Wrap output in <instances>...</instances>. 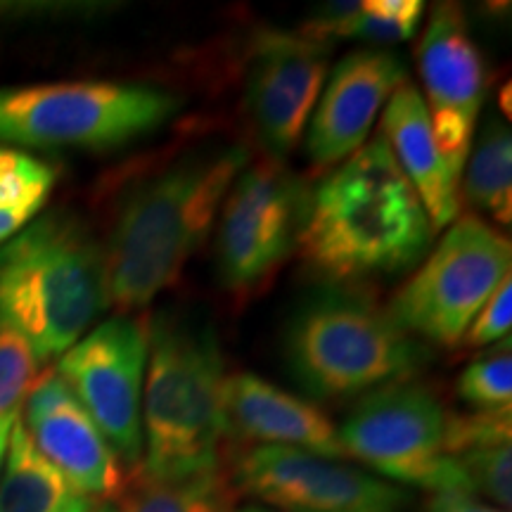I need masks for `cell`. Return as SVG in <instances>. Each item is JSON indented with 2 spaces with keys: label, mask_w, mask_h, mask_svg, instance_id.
Listing matches in <instances>:
<instances>
[{
  "label": "cell",
  "mask_w": 512,
  "mask_h": 512,
  "mask_svg": "<svg viewBox=\"0 0 512 512\" xmlns=\"http://www.w3.org/2000/svg\"><path fill=\"white\" fill-rule=\"evenodd\" d=\"M432 235L418 192L377 136L311 190L297 249L320 278L351 287L413 268Z\"/></svg>",
  "instance_id": "6da1fadb"
},
{
  "label": "cell",
  "mask_w": 512,
  "mask_h": 512,
  "mask_svg": "<svg viewBox=\"0 0 512 512\" xmlns=\"http://www.w3.org/2000/svg\"><path fill=\"white\" fill-rule=\"evenodd\" d=\"M247 164L245 145H207L128 192L102 249L107 302L119 316L145 309L178 283Z\"/></svg>",
  "instance_id": "7a4b0ae2"
},
{
  "label": "cell",
  "mask_w": 512,
  "mask_h": 512,
  "mask_svg": "<svg viewBox=\"0 0 512 512\" xmlns=\"http://www.w3.org/2000/svg\"><path fill=\"white\" fill-rule=\"evenodd\" d=\"M140 475L176 482L223 470V356L209 325L159 313L147 320Z\"/></svg>",
  "instance_id": "3957f363"
},
{
  "label": "cell",
  "mask_w": 512,
  "mask_h": 512,
  "mask_svg": "<svg viewBox=\"0 0 512 512\" xmlns=\"http://www.w3.org/2000/svg\"><path fill=\"white\" fill-rule=\"evenodd\" d=\"M107 306L105 252L74 216H41L0 245V323L27 339L41 366Z\"/></svg>",
  "instance_id": "277c9868"
},
{
  "label": "cell",
  "mask_w": 512,
  "mask_h": 512,
  "mask_svg": "<svg viewBox=\"0 0 512 512\" xmlns=\"http://www.w3.org/2000/svg\"><path fill=\"white\" fill-rule=\"evenodd\" d=\"M285 358L306 394L337 401L408 380L425 363V347L370 294L330 285L292 316Z\"/></svg>",
  "instance_id": "5b68a950"
},
{
  "label": "cell",
  "mask_w": 512,
  "mask_h": 512,
  "mask_svg": "<svg viewBox=\"0 0 512 512\" xmlns=\"http://www.w3.org/2000/svg\"><path fill=\"white\" fill-rule=\"evenodd\" d=\"M181 110L150 83L62 81L0 88V145L110 150L150 136Z\"/></svg>",
  "instance_id": "8992f818"
},
{
  "label": "cell",
  "mask_w": 512,
  "mask_h": 512,
  "mask_svg": "<svg viewBox=\"0 0 512 512\" xmlns=\"http://www.w3.org/2000/svg\"><path fill=\"white\" fill-rule=\"evenodd\" d=\"M446 420V408L425 384L403 380L363 396L337 434L344 456L380 479L432 494H472L460 465L446 453Z\"/></svg>",
  "instance_id": "52a82bcc"
},
{
  "label": "cell",
  "mask_w": 512,
  "mask_h": 512,
  "mask_svg": "<svg viewBox=\"0 0 512 512\" xmlns=\"http://www.w3.org/2000/svg\"><path fill=\"white\" fill-rule=\"evenodd\" d=\"M510 266L512 245L501 230L477 216H458L387 311L411 337L458 347Z\"/></svg>",
  "instance_id": "ba28073f"
},
{
  "label": "cell",
  "mask_w": 512,
  "mask_h": 512,
  "mask_svg": "<svg viewBox=\"0 0 512 512\" xmlns=\"http://www.w3.org/2000/svg\"><path fill=\"white\" fill-rule=\"evenodd\" d=\"M311 190L285 162L247 164L230 185L216 226L221 285L235 297L254 294L299 247Z\"/></svg>",
  "instance_id": "9c48e42d"
},
{
  "label": "cell",
  "mask_w": 512,
  "mask_h": 512,
  "mask_svg": "<svg viewBox=\"0 0 512 512\" xmlns=\"http://www.w3.org/2000/svg\"><path fill=\"white\" fill-rule=\"evenodd\" d=\"M147 344V318L112 316L64 351L55 366L131 475L143 463Z\"/></svg>",
  "instance_id": "30bf717a"
},
{
  "label": "cell",
  "mask_w": 512,
  "mask_h": 512,
  "mask_svg": "<svg viewBox=\"0 0 512 512\" xmlns=\"http://www.w3.org/2000/svg\"><path fill=\"white\" fill-rule=\"evenodd\" d=\"M230 484L275 512H403L411 494L361 467L283 446L233 456Z\"/></svg>",
  "instance_id": "8fae6325"
},
{
  "label": "cell",
  "mask_w": 512,
  "mask_h": 512,
  "mask_svg": "<svg viewBox=\"0 0 512 512\" xmlns=\"http://www.w3.org/2000/svg\"><path fill=\"white\" fill-rule=\"evenodd\" d=\"M330 53V43L302 31H266L256 38L247 67L245 107L268 159L285 162L302 140L328 81Z\"/></svg>",
  "instance_id": "7c38bea8"
},
{
  "label": "cell",
  "mask_w": 512,
  "mask_h": 512,
  "mask_svg": "<svg viewBox=\"0 0 512 512\" xmlns=\"http://www.w3.org/2000/svg\"><path fill=\"white\" fill-rule=\"evenodd\" d=\"M418 69L425 83L434 140L460 185L482 112L486 67L482 50L456 5L439 3L434 8L420 38Z\"/></svg>",
  "instance_id": "4fadbf2b"
},
{
  "label": "cell",
  "mask_w": 512,
  "mask_h": 512,
  "mask_svg": "<svg viewBox=\"0 0 512 512\" xmlns=\"http://www.w3.org/2000/svg\"><path fill=\"white\" fill-rule=\"evenodd\" d=\"M19 420L38 453L81 494L95 503L119 501L128 484L124 465L55 370L36 377L19 408Z\"/></svg>",
  "instance_id": "5bb4252c"
},
{
  "label": "cell",
  "mask_w": 512,
  "mask_h": 512,
  "mask_svg": "<svg viewBox=\"0 0 512 512\" xmlns=\"http://www.w3.org/2000/svg\"><path fill=\"white\" fill-rule=\"evenodd\" d=\"M406 81L399 55L361 48L335 64L311 114L306 159L323 174L366 145L370 128L389 98Z\"/></svg>",
  "instance_id": "9a60e30c"
},
{
  "label": "cell",
  "mask_w": 512,
  "mask_h": 512,
  "mask_svg": "<svg viewBox=\"0 0 512 512\" xmlns=\"http://www.w3.org/2000/svg\"><path fill=\"white\" fill-rule=\"evenodd\" d=\"M226 434L252 446H283L342 460L337 425L328 415L285 389L252 373L230 375L223 382Z\"/></svg>",
  "instance_id": "2e32d148"
},
{
  "label": "cell",
  "mask_w": 512,
  "mask_h": 512,
  "mask_svg": "<svg viewBox=\"0 0 512 512\" xmlns=\"http://www.w3.org/2000/svg\"><path fill=\"white\" fill-rule=\"evenodd\" d=\"M380 121V136L387 140L403 176L418 192L434 233L451 226L460 216V185L434 140L425 98L411 81H403L392 93Z\"/></svg>",
  "instance_id": "e0dca14e"
},
{
  "label": "cell",
  "mask_w": 512,
  "mask_h": 512,
  "mask_svg": "<svg viewBox=\"0 0 512 512\" xmlns=\"http://www.w3.org/2000/svg\"><path fill=\"white\" fill-rule=\"evenodd\" d=\"M95 508L93 498L81 494L38 453L17 418L0 472V512H93Z\"/></svg>",
  "instance_id": "ac0fdd59"
},
{
  "label": "cell",
  "mask_w": 512,
  "mask_h": 512,
  "mask_svg": "<svg viewBox=\"0 0 512 512\" xmlns=\"http://www.w3.org/2000/svg\"><path fill=\"white\" fill-rule=\"evenodd\" d=\"M425 17L420 0H366V3H330L311 17L302 34L330 43L351 38L370 46H392L415 36Z\"/></svg>",
  "instance_id": "d6986e66"
},
{
  "label": "cell",
  "mask_w": 512,
  "mask_h": 512,
  "mask_svg": "<svg viewBox=\"0 0 512 512\" xmlns=\"http://www.w3.org/2000/svg\"><path fill=\"white\" fill-rule=\"evenodd\" d=\"M460 197L510 226L512 219V136L501 119H489L467 152Z\"/></svg>",
  "instance_id": "ffe728a7"
},
{
  "label": "cell",
  "mask_w": 512,
  "mask_h": 512,
  "mask_svg": "<svg viewBox=\"0 0 512 512\" xmlns=\"http://www.w3.org/2000/svg\"><path fill=\"white\" fill-rule=\"evenodd\" d=\"M235 496L238 491L226 470L176 482H155L133 472L114 508L117 512H235Z\"/></svg>",
  "instance_id": "44dd1931"
},
{
  "label": "cell",
  "mask_w": 512,
  "mask_h": 512,
  "mask_svg": "<svg viewBox=\"0 0 512 512\" xmlns=\"http://www.w3.org/2000/svg\"><path fill=\"white\" fill-rule=\"evenodd\" d=\"M57 171L17 147L0 145V245L22 233L55 188Z\"/></svg>",
  "instance_id": "7402d4cb"
},
{
  "label": "cell",
  "mask_w": 512,
  "mask_h": 512,
  "mask_svg": "<svg viewBox=\"0 0 512 512\" xmlns=\"http://www.w3.org/2000/svg\"><path fill=\"white\" fill-rule=\"evenodd\" d=\"M458 396L472 411H512L510 337L496 342L458 377Z\"/></svg>",
  "instance_id": "603a6c76"
},
{
  "label": "cell",
  "mask_w": 512,
  "mask_h": 512,
  "mask_svg": "<svg viewBox=\"0 0 512 512\" xmlns=\"http://www.w3.org/2000/svg\"><path fill=\"white\" fill-rule=\"evenodd\" d=\"M460 465L472 494L486 496L496 508L510 510L512 503V448L510 441H484L458 451Z\"/></svg>",
  "instance_id": "cb8c5ba5"
},
{
  "label": "cell",
  "mask_w": 512,
  "mask_h": 512,
  "mask_svg": "<svg viewBox=\"0 0 512 512\" xmlns=\"http://www.w3.org/2000/svg\"><path fill=\"white\" fill-rule=\"evenodd\" d=\"M38 358L19 332L0 323V418L17 415L38 377Z\"/></svg>",
  "instance_id": "d4e9b609"
},
{
  "label": "cell",
  "mask_w": 512,
  "mask_h": 512,
  "mask_svg": "<svg viewBox=\"0 0 512 512\" xmlns=\"http://www.w3.org/2000/svg\"><path fill=\"white\" fill-rule=\"evenodd\" d=\"M510 323H512V280L510 275L496 287L491 294L489 302L482 306L472 320L470 330L463 342L467 347H489V344L501 342V339L510 337Z\"/></svg>",
  "instance_id": "484cf974"
},
{
  "label": "cell",
  "mask_w": 512,
  "mask_h": 512,
  "mask_svg": "<svg viewBox=\"0 0 512 512\" xmlns=\"http://www.w3.org/2000/svg\"><path fill=\"white\" fill-rule=\"evenodd\" d=\"M427 512H508L479 501L477 496L463 494V491H448V494H434Z\"/></svg>",
  "instance_id": "4316f807"
},
{
  "label": "cell",
  "mask_w": 512,
  "mask_h": 512,
  "mask_svg": "<svg viewBox=\"0 0 512 512\" xmlns=\"http://www.w3.org/2000/svg\"><path fill=\"white\" fill-rule=\"evenodd\" d=\"M17 415H10V418H0V472H3L5 458H8V446H10V437H12V427H15Z\"/></svg>",
  "instance_id": "83f0119b"
},
{
  "label": "cell",
  "mask_w": 512,
  "mask_h": 512,
  "mask_svg": "<svg viewBox=\"0 0 512 512\" xmlns=\"http://www.w3.org/2000/svg\"><path fill=\"white\" fill-rule=\"evenodd\" d=\"M235 512H275V510H268L264 505H256V503H247V505H240V508H235Z\"/></svg>",
  "instance_id": "f1b7e54d"
},
{
  "label": "cell",
  "mask_w": 512,
  "mask_h": 512,
  "mask_svg": "<svg viewBox=\"0 0 512 512\" xmlns=\"http://www.w3.org/2000/svg\"><path fill=\"white\" fill-rule=\"evenodd\" d=\"M93 512H117V508H114V505H110V503H105V505H98V508H95Z\"/></svg>",
  "instance_id": "f546056e"
}]
</instances>
